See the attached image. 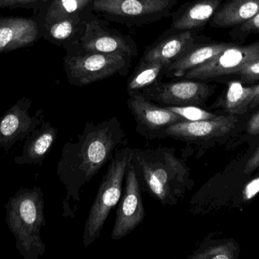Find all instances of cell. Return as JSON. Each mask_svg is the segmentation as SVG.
Wrapping results in <instances>:
<instances>
[{
    "instance_id": "6da1fadb",
    "label": "cell",
    "mask_w": 259,
    "mask_h": 259,
    "mask_svg": "<svg viewBox=\"0 0 259 259\" xmlns=\"http://www.w3.org/2000/svg\"><path fill=\"white\" fill-rule=\"evenodd\" d=\"M126 141L127 135L119 119L112 117L99 123L87 122L77 138L65 143L57 166L65 191L64 217H75L83 189Z\"/></svg>"
},
{
    "instance_id": "7a4b0ae2",
    "label": "cell",
    "mask_w": 259,
    "mask_h": 259,
    "mask_svg": "<svg viewBox=\"0 0 259 259\" xmlns=\"http://www.w3.org/2000/svg\"><path fill=\"white\" fill-rule=\"evenodd\" d=\"M134 165L143 193L162 206H175L193 187L190 170L174 147L132 149Z\"/></svg>"
},
{
    "instance_id": "3957f363",
    "label": "cell",
    "mask_w": 259,
    "mask_h": 259,
    "mask_svg": "<svg viewBox=\"0 0 259 259\" xmlns=\"http://www.w3.org/2000/svg\"><path fill=\"white\" fill-rule=\"evenodd\" d=\"M44 195L40 187L21 188L5 205L6 223L24 259H37L46 252L41 229L46 226Z\"/></svg>"
},
{
    "instance_id": "277c9868",
    "label": "cell",
    "mask_w": 259,
    "mask_h": 259,
    "mask_svg": "<svg viewBox=\"0 0 259 259\" xmlns=\"http://www.w3.org/2000/svg\"><path fill=\"white\" fill-rule=\"evenodd\" d=\"M131 152L132 149L128 146L118 149L109 161L85 222L83 233L85 247L100 238L111 211L121 199L126 170L131 162Z\"/></svg>"
},
{
    "instance_id": "5b68a950",
    "label": "cell",
    "mask_w": 259,
    "mask_h": 259,
    "mask_svg": "<svg viewBox=\"0 0 259 259\" xmlns=\"http://www.w3.org/2000/svg\"><path fill=\"white\" fill-rule=\"evenodd\" d=\"M65 50L64 68L74 86H86L117 74L126 76L132 63V56L124 53L85 52L74 47Z\"/></svg>"
},
{
    "instance_id": "8992f818",
    "label": "cell",
    "mask_w": 259,
    "mask_h": 259,
    "mask_svg": "<svg viewBox=\"0 0 259 259\" xmlns=\"http://www.w3.org/2000/svg\"><path fill=\"white\" fill-rule=\"evenodd\" d=\"M178 0H95L93 12L127 27H141L171 16Z\"/></svg>"
},
{
    "instance_id": "52a82bcc",
    "label": "cell",
    "mask_w": 259,
    "mask_h": 259,
    "mask_svg": "<svg viewBox=\"0 0 259 259\" xmlns=\"http://www.w3.org/2000/svg\"><path fill=\"white\" fill-rule=\"evenodd\" d=\"M214 87L193 79L159 82L140 94L161 106H198L205 102L214 92Z\"/></svg>"
},
{
    "instance_id": "ba28073f",
    "label": "cell",
    "mask_w": 259,
    "mask_h": 259,
    "mask_svg": "<svg viewBox=\"0 0 259 259\" xmlns=\"http://www.w3.org/2000/svg\"><path fill=\"white\" fill-rule=\"evenodd\" d=\"M70 47L85 52L124 53L133 58L138 55L137 43L131 36L110 28L106 21L94 14L87 22L84 33L80 41Z\"/></svg>"
},
{
    "instance_id": "9c48e42d",
    "label": "cell",
    "mask_w": 259,
    "mask_h": 259,
    "mask_svg": "<svg viewBox=\"0 0 259 259\" xmlns=\"http://www.w3.org/2000/svg\"><path fill=\"white\" fill-rule=\"evenodd\" d=\"M259 59V41L249 45L233 44L208 62L187 71L183 79L211 80L237 74L246 64Z\"/></svg>"
},
{
    "instance_id": "30bf717a",
    "label": "cell",
    "mask_w": 259,
    "mask_h": 259,
    "mask_svg": "<svg viewBox=\"0 0 259 259\" xmlns=\"http://www.w3.org/2000/svg\"><path fill=\"white\" fill-rule=\"evenodd\" d=\"M142 190L132 162L126 170L122 196L118 204L111 237L119 240L134 231L145 219Z\"/></svg>"
},
{
    "instance_id": "8fae6325",
    "label": "cell",
    "mask_w": 259,
    "mask_h": 259,
    "mask_svg": "<svg viewBox=\"0 0 259 259\" xmlns=\"http://www.w3.org/2000/svg\"><path fill=\"white\" fill-rule=\"evenodd\" d=\"M127 106L135 120L136 131L146 139H163L168 126L184 122L165 106L155 104L141 94L129 96Z\"/></svg>"
},
{
    "instance_id": "7c38bea8",
    "label": "cell",
    "mask_w": 259,
    "mask_h": 259,
    "mask_svg": "<svg viewBox=\"0 0 259 259\" xmlns=\"http://www.w3.org/2000/svg\"><path fill=\"white\" fill-rule=\"evenodd\" d=\"M32 100L22 97L0 117V149L6 152L17 142L26 139L44 122L42 109L30 116Z\"/></svg>"
},
{
    "instance_id": "4fadbf2b",
    "label": "cell",
    "mask_w": 259,
    "mask_h": 259,
    "mask_svg": "<svg viewBox=\"0 0 259 259\" xmlns=\"http://www.w3.org/2000/svg\"><path fill=\"white\" fill-rule=\"evenodd\" d=\"M237 123L235 115L217 116L210 120L181 122L164 131V138H172L187 144H202L214 138L225 136L234 129Z\"/></svg>"
},
{
    "instance_id": "5bb4252c",
    "label": "cell",
    "mask_w": 259,
    "mask_h": 259,
    "mask_svg": "<svg viewBox=\"0 0 259 259\" xmlns=\"http://www.w3.org/2000/svg\"><path fill=\"white\" fill-rule=\"evenodd\" d=\"M202 39L197 30L170 28L146 49L140 60H161L172 63L190 49L203 44Z\"/></svg>"
},
{
    "instance_id": "9a60e30c",
    "label": "cell",
    "mask_w": 259,
    "mask_h": 259,
    "mask_svg": "<svg viewBox=\"0 0 259 259\" xmlns=\"http://www.w3.org/2000/svg\"><path fill=\"white\" fill-rule=\"evenodd\" d=\"M40 38L33 17L0 15V53L32 47Z\"/></svg>"
},
{
    "instance_id": "2e32d148",
    "label": "cell",
    "mask_w": 259,
    "mask_h": 259,
    "mask_svg": "<svg viewBox=\"0 0 259 259\" xmlns=\"http://www.w3.org/2000/svg\"><path fill=\"white\" fill-rule=\"evenodd\" d=\"M93 14V11H87L38 25L41 38L55 45L62 46L65 50L80 41L84 33L87 22Z\"/></svg>"
},
{
    "instance_id": "e0dca14e",
    "label": "cell",
    "mask_w": 259,
    "mask_h": 259,
    "mask_svg": "<svg viewBox=\"0 0 259 259\" xmlns=\"http://www.w3.org/2000/svg\"><path fill=\"white\" fill-rule=\"evenodd\" d=\"M58 129L50 122H44L26 138L22 155L14 158L18 165L38 164L42 165L57 139Z\"/></svg>"
},
{
    "instance_id": "ac0fdd59",
    "label": "cell",
    "mask_w": 259,
    "mask_h": 259,
    "mask_svg": "<svg viewBox=\"0 0 259 259\" xmlns=\"http://www.w3.org/2000/svg\"><path fill=\"white\" fill-rule=\"evenodd\" d=\"M222 0H195L172 13L170 28L198 30L203 27L214 16Z\"/></svg>"
},
{
    "instance_id": "d6986e66",
    "label": "cell",
    "mask_w": 259,
    "mask_h": 259,
    "mask_svg": "<svg viewBox=\"0 0 259 259\" xmlns=\"http://www.w3.org/2000/svg\"><path fill=\"white\" fill-rule=\"evenodd\" d=\"M233 44L234 43L199 44L170 63L165 76L167 78H183L187 71L208 62Z\"/></svg>"
},
{
    "instance_id": "ffe728a7",
    "label": "cell",
    "mask_w": 259,
    "mask_h": 259,
    "mask_svg": "<svg viewBox=\"0 0 259 259\" xmlns=\"http://www.w3.org/2000/svg\"><path fill=\"white\" fill-rule=\"evenodd\" d=\"M258 14L259 0H229L221 5L209 23L214 27H235Z\"/></svg>"
},
{
    "instance_id": "44dd1931",
    "label": "cell",
    "mask_w": 259,
    "mask_h": 259,
    "mask_svg": "<svg viewBox=\"0 0 259 259\" xmlns=\"http://www.w3.org/2000/svg\"><path fill=\"white\" fill-rule=\"evenodd\" d=\"M170 64L161 60H140L127 82L129 96L140 94L143 90L161 82Z\"/></svg>"
},
{
    "instance_id": "7402d4cb",
    "label": "cell",
    "mask_w": 259,
    "mask_h": 259,
    "mask_svg": "<svg viewBox=\"0 0 259 259\" xmlns=\"http://www.w3.org/2000/svg\"><path fill=\"white\" fill-rule=\"evenodd\" d=\"M95 0H48L33 18L38 25L60 19L71 15H79L87 11H93V3Z\"/></svg>"
},
{
    "instance_id": "603a6c76",
    "label": "cell",
    "mask_w": 259,
    "mask_h": 259,
    "mask_svg": "<svg viewBox=\"0 0 259 259\" xmlns=\"http://www.w3.org/2000/svg\"><path fill=\"white\" fill-rule=\"evenodd\" d=\"M259 95V84L243 86L239 82H231L225 95L215 106H222L230 114H243L247 112L255 97Z\"/></svg>"
},
{
    "instance_id": "cb8c5ba5",
    "label": "cell",
    "mask_w": 259,
    "mask_h": 259,
    "mask_svg": "<svg viewBox=\"0 0 259 259\" xmlns=\"http://www.w3.org/2000/svg\"><path fill=\"white\" fill-rule=\"evenodd\" d=\"M240 248L234 240L211 243L205 242L188 257V259H235Z\"/></svg>"
},
{
    "instance_id": "d4e9b609",
    "label": "cell",
    "mask_w": 259,
    "mask_h": 259,
    "mask_svg": "<svg viewBox=\"0 0 259 259\" xmlns=\"http://www.w3.org/2000/svg\"><path fill=\"white\" fill-rule=\"evenodd\" d=\"M177 115L179 116L184 122L200 121L214 118L217 115L208 112L198 106H165Z\"/></svg>"
},
{
    "instance_id": "484cf974",
    "label": "cell",
    "mask_w": 259,
    "mask_h": 259,
    "mask_svg": "<svg viewBox=\"0 0 259 259\" xmlns=\"http://www.w3.org/2000/svg\"><path fill=\"white\" fill-rule=\"evenodd\" d=\"M255 33H259V14L247 22L234 27L229 34L236 41H244Z\"/></svg>"
},
{
    "instance_id": "4316f807",
    "label": "cell",
    "mask_w": 259,
    "mask_h": 259,
    "mask_svg": "<svg viewBox=\"0 0 259 259\" xmlns=\"http://www.w3.org/2000/svg\"><path fill=\"white\" fill-rule=\"evenodd\" d=\"M48 0H0V9H32L37 12Z\"/></svg>"
},
{
    "instance_id": "83f0119b",
    "label": "cell",
    "mask_w": 259,
    "mask_h": 259,
    "mask_svg": "<svg viewBox=\"0 0 259 259\" xmlns=\"http://www.w3.org/2000/svg\"><path fill=\"white\" fill-rule=\"evenodd\" d=\"M242 83H253L259 81V59L246 64L237 73Z\"/></svg>"
},
{
    "instance_id": "f1b7e54d",
    "label": "cell",
    "mask_w": 259,
    "mask_h": 259,
    "mask_svg": "<svg viewBox=\"0 0 259 259\" xmlns=\"http://www.w3.org/2000/svg\"><path fill=\"white\" fill-rule=\"evenodd\" d=\"M259 193V176L249 182L243 190V196L245 201H250Z\"/></svg>"
},
{
    "instance_id": "f546056e",
    "label": "cell",
    "mask_w": 259,
    "mask_h": 259,
    "mask_svg": "<svg viewBox=\"0 0 259 259\" xmlns=\"http://www.w3.org/2000/svg\"><path fill=\"white\" fill-rule=\"evenodd\" d=\"M259 167V147L256 149L253 155L248 160L245 166L244 173L246 174L252 173Z\"/></svg>"
},
{
    "instance_id": "4dcf8cb0",
    "label": "cell",
    "mask_w": 259,
    "mask_h": 259,
    "mask_svg": "<svg viewBox=\"0 0 259 259\" xmlns=\"http://www.w3.org/2000/svg\"><path fill=\"white\" fill-rule=\"evenodd\" d=\"M247 132L249 135H259V111L251 117L248 123Z\"/></svg>"
},
{
    "instance_id": "1f68e13d",
    "label": "cell",
    "mask_w": 259,
    "mask_h": 259,
    "mask_svg": "<svg viewBox=\"0 0 259 259\" xmlns=\"http://www.w3.org/2000/svg\"><path fill=\"white\" fill-rule=\"evenodd\" d=\"M258 104H259V95L257 96V97H255V100H254V101L252 102V104H251L250 108L255 107V106H258Z\"/></svg>"
}]
</instances>
